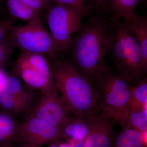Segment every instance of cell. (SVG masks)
Segmentation results:
<instances>
[{
    "instance_id": "cell-20",
    "label": "cell",
    "mask_w": 147,
    "mask_h": 147,
    "mask_svg": "<svg viewBox=\"0 0 147 147\" xmlns=\"http://www.w3.org/2000/svg\"><path fill=\"white\" fill-rule=\"evenodd\" d=\"M130 107L131 106L147 107V81L146 78L142 79L135 86L130 87Z\"/></svg>"
},
{
    "instance_id": "cell-12",
    "label": "cell",
    "mask_w": 147,
    "mask_h": 147,
    "mask_svg": "<svg viewBox=\"0 0 147 147\" xmlns=\"http://www.w3.org/2000/svg\"><path fill=\"white\" fill-rule=\"evenodd\" d=\"M121 21L131 32L140 46L145 64L147 66V16H141L136 13L132 18Z\"/></svg>"
},
{
    "instance_id": "cell-16",
    "label": "cell",
    "mask_w": 147,
    "mask_h": 147,
    "mask_svg": "<svg viewBox=\"0 0 147 147\" xmlns=\"http://www.w3.org/2000/svg\"><path fill=\"white\" fill-rule=\"evenodd\" d=\"M20 123L12 115L0 113V147L17 142Z\"/></svg>"
},
{
    "instance_id": "cell-5",
    "label": "cell",
    "mask_w": 147,
    "mask_h": 147,
    "mask_svg": "<svg viewBox=\"0 0 147 147\" xmlns=\"http://www.w3.org/2000/svg\"><path fill=\"white\" fill-rule=\"evenodd\" d=\"M12 75L41 94L57 91L50 60L44 55L22 52L14 64Z\"/></svg>"
},
{
    "instance_id": "cell-17",
    "label": "cell",
    "mask_w": 147,
    "mask_h": 147,
    "mask_svg": "<svg viewBox=\"0 0 147 147\" xmlns=\"http://www.w3.org/2000/svg\"><path fill=\"white\" fill-rule=\"evenodd\" d=\"M144 133L125 127L115 137L111 147H145Z\"/></svg>"
},
{
    "instance_id": "cell-30",
    "label": "cell",
    "mask_w": 147,
    "mask_h": 147,
    "mask_svg": "<svg viewBox=\"0 0 147 147\" xmlns=\"http://www.w3.org/2000/svg\"><path fill=\"white\" fill-rule=\"evenodd\" d=\"M14 144V143H13V144H9L0 147H15L13 146Z\"/></svg>"
},
{
    "instance_id": "cell-10",
    "label": "cell",
    "mask_w": 147,
    "mask_h": 147,
    "mask_svg": "<svg viewBox=\"0 0 147 147\" xmlns=\"http://www.w3.org/2000/svg\"><path fill=\"white\" fill-rule=\"evenodd\" d=\"M87 117L89 130L85 147H111L115 138L116 123L97 111Z\"/></svg>"
},
{
    "instance_id": "cell-26",
    "label": "cell",
    "mask_w": 147,
    "mask_h": 147,
    "mask_svg": "<svg viewBox=\"0 0 147 147\" xmlns=\"http://www.w3.org/2000/svg\"><path fill=\"white\" fill-rule=\"evenodd\" d=\"M71 145V147H85V140L84 141H74L67 140Z\"/></svg>"
},
{
    "instance_id": "cell-6",
    "label": "cell",
    "mask_w": 147,
    "mask_h": 147,
    "mask_svg": "<svg viewBox=\"0 0 147 147\" xmlns=\"http://www.w3.org/2000/svg\"><path fill=\"white\" fill-rule=\"evenodd\" d=\"M7 36L15 47L22 52L40 54L49 59L57 58L58 52L55 42L42 22L13 25Z\"/></svg>"
},
{
    "instance_id": "cell-2",
    "label": "cell",
    "mask_w": 147,
    "mask_h": 147,
    "mask_svg": "<svg viewBox=\"0 0 147 147\" xmlns=\"http://www.w3.org/2000/svg\"><path fill=\"white\" fill-rule=\"evenodd\" d=\"M56 88L68 113L86 117L95 112L97 96L94 86L69 61L49 59Z\"/></svg>"
},
{
    "instance_id": "cell-21",
    "label": "cell",
    "mask_w": 147,
    "mask_h": 147,
    "mask_svg": "<svg viewBox=\"0 0 147 147\" xmlns=\"http://www.w3.org/2000/svg\"><path fill=\"white\" fill-rule=\"evenodd\" d=\"M57 5L61 6L75 11L84 16L89 14L91 8L87 5L85 0H50Z\"/></svg>"
},
{
    "instance_id": "cell-13",
    "label": "cell",
    "mask_w": 147,
    "mask_h": 147,
    "mask_svg": "<svg viewBox=\"0 0 147 147\" xmlns=\"http://www.w3.org/2000/svg\"><path fill=\"white\" fill-rule=\"evenodd\" d=\"M61 129L64 138L67 140L84 141L89 130L88 119L87 117H69Z\"/></svg>"
},
{
    "instance_id": "cell-29",
    "label": "cell",
    "mask_w": 147,
    "mask_h": 147,
    "mask_svg": "<svg viewBox=\"0 0 147 147\" xmlns=\"http://www.w3.org/2000/svg\"><path fill=\"white\" fill-rule=\"evenodd\" d=\"M21 144L19 145L18 147H36L34 146H32L31 145L29 144H27L26 143L24 142H21Z\"/></svg>"
},
{
    "instance_id": "cell-22",
    "label": "cell",
    "mask_w": 147,
    "mask_h": 147,
    "mask_svg": "<svg viewBox=\"0 0 147 147\" xmlns=\"http://www.w3.org/2000/svg\"><path fill=\"white\" fill-rule=\"evenodd\" d=\"M15 47L7 36L0 43V69L9 59Z\"/></svg>"
},
{
    "instance_id": "cell-23",
    "label": "cell",
    "mask_w": 147,
    "mask_h": 147,
    "mask_svg": "<svg viewBox=\"0 0 147 147\" xmlns=\"http://www.w3.org/2000/svg\"><path fill=\"white\" fill-rule=\"evenodd\" d=\"M85 1L96 13H106L108 11V0H85Z\"/></svg>"
},
{
    "instance_id": "cell-11",
    "label": "cell",
    "mask_w": 147,
    "mask_h": 147,
    "mask_svg": "<svg viewBox=\"0 0 147 147\" xmlns=\"http://www.w3.org/2000/svg\"><path fill=\"white\" fill-rule=\"evenodd\" d=\"M4 86L12 96L20 102L26 104L32 110L37 101H35V95L32 89L17 77L8 74Z\"/></svg>"
},
{
    "instance_id": "cell-24",
    "label": "cell",
    "mask_w": 147,
    "mask_h": 147,
    "mask_svg": "<svg viewBox=\"0 0 147 147\" xmlns=\"http://www.w3.org/2000/svg\"><path fill=\"white\" fill-rule=\"evenodd\" d=\"M28 6L40 13L50 6V0H20Z\"/></svg>"
},
{
    "instance_id": "cell-14",
    "label": "cell",
    "mask_w": 147,
    "mask_h": 147,
    "mask_svg": "<svg viewBox=\"0 0 147 147\" xmlns=\"http://www.w3.org/2000/svg\"><path fill=\"white\" fill-rule=\"evenodd\" d=\"M6 5L11 16L27 24L41 23L40 13L20 0H6Z\"/></svg>"
},
{
    "instance_id": "cell-25",
    "label": "cell",
    "mask_w": 147,
    "mask_h": 147,
    "mask_svg": "<svg viewBox=\"0 0 147 147\" xmlns=\"http://www.w3.org/2000/svg\"><path fill=\"white\" fill-rule=\"evenodd\" d=\"M13 24V20L11 19L0 21V43L7 36Z\"/></svg>"
},
{
    "instance_id": "cell-15",
    "label": "cell",
    "mask_w": 147,
    "mask_h": 147,
    "mask_svg": "<svg viewBox=\"0 0 147 147\" xmlns=\"http://www.w3.org/2000/svg\"><path fill=\"white\" fill-rule=\"evenodd\" d=\"M31 112L27 105L12 96L4 85L0 88V113H7L16 117L27 113L30 115Z\"/></svg>"
},
{
    "instance_id": "cell-27",
    "label": "cell",
    "mask_w": 147,
    "mask_h": 147,
    "mask_svg": "<svg viewBox=\"0 0 147 147\" xmlns=\"http://www.w3.org/2000/svg\"><path fill=\"white\" fill-rule=\"evenodd\" d=\"M8 74H6L3 71L2 69H0V88L3 86L5 83Z\"/></svg>"
},
{
    "instance_id": "cell-18",
    "label": "cell",
    "mask_w": 147,
    "mask_h": 147,
    "mask_svg": "<svg viewBox=\"0 0 147 147\" xmlns=\"http://www.w3.org/2000/svg\"><path fill=\"white\" fill-rule=\"evenodd\" d=\"M140 0H108V10L121 20L130 19L136 14L135 9Z\"/></svg>"
},
{
    "instance_id": "cell-7",
    "label": "cell",
    "mask_w": 147,
    "mask_h": 147,
    "mask_svg": "<svg viewBox=\"0 0 147 147\" xmlns=\"http://www.w3.org/2000/svg\"><path fill=\"white\" fill-rule=\"evenodd\" d=\"M84 16L79 12L61 6L49 7L47 14V24L58 54L68 52L74 34L78 31Z\"/></svg>"
},
{
    "instance_id": "cell-3",
    "label": "cell",
    "mask_w": 147,
    "mask_h": 147,
    "mask_svg": "<svg viewBox=\"0 0 147 147\" xmlns=\"http://www.w3.org/2000/svg\"><path fill=\"white\" fill-rule=\"evenodd\" d=\"M110 20L113 34L108 53L117 72L135 85L147 73L142 50L121 19L112 16Z\"/></svg>"
},
{
    "instance_id": "cell-9",
    "label": "cell",
    "mask_w": 147,
    "mask_h": 147,
    "mask_svg": "<svg viewBox=\"0 0 147 147\" xmlns=\"http://www.w3.org/2000/svg\"><path fill=\"white\" fill-rule=\"evenodd\" d=\"M58 93L56 91L48 94H41L29 116L61 128L69 117L64 103Z\"/></svg>"
},
{
    "instance_id": "cell-4",
    "label": "cell",
    "mask_w": 147,
    "mask_h": 147,
    "mask_svg": "<svg viewBox=\"0 0 147 147\" xmlns=\"http://www.w3.org/2000/svg\"><path fill=\"white\" fill-rule=\"evenodd\" d=\"M131 84L123 75L110 70L93 84L97 96L95 111L126 126L130 108Z\"/></svg>"
},
{
    "instance_id": "cell-28",
    "label": "cell",
    "mask_w": 147,
    "mask_h": 147,
    "mask_svg": "<svg viewBox=\"0 0 147 147\" xmlns=\"http://www.w3.org/2000/svg\"><path fill=\"white\" fill-rule=\"evenodd\" d=\"M56 141L53 142L49 147H71V145L69 142L67 143H56Z\"/></svg>"
},
{
    "instance_id": "cell-1",
    "label": "cell",
    "mask_w": 147,
    "mask_h": 147,
    "mask_svg": "<svg viewBox=\"0 0 147 147\" xmlns=\"http://www.w3.org/2000/svg\"><path fill=\"white\" fill-rule=\"evenodd\" d=\"M112 34L110 18L105 13H96L90 16L71 38L69 62L93 84L111 70L105 57Z\"/></svg>"
},
{
    "instance_id": "cell-8",
    "label": "cell",
    "mask_w": 147,
    "mask_h": 147,
    "mask_svg": "<svg viewBox=\"0 0 147 147\" xmlns=\"http://www.w3.org/2000/svg\"><path fill=\"white\" fill-rule=\"evenodd\" d=\"M64 138L61 128L29 116L20 123L17 142H25L36 147L53 143Z\"/></svg>"
},
{
    "instance_id": "cell-19",
    "label": "cell",
    "mask_w": 147,
    "mask_h": 147,
    "mask_svg": "<svg viewBox=\"0 0 147 147\" xmlns=\"http://www.w3.org/2000/svg\"><path fill=\"white\" fill-rule=\"evenodd\" d=\"M125 127L134 129L142 133L147 132V107L131 106Z\"/></svg>"
}]
</instances>
